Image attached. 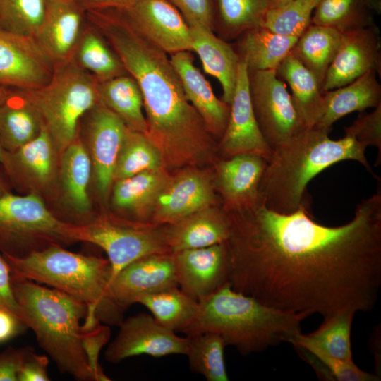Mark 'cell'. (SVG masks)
I'll list each match as a JSON object with an SVG mask.
<instances>
[{
	"label": "cell",
	"mask_w": 381,
	"mask_h": 381,
	"mask_svg": "<svg viewBox=\"0 0 381 381\" xmlns=\"http://www.w3.org/2000/svg\"><path fill=\"white\" fill-rule=\"evenodd\" d=\"M28 346L8 347L0 352V381H18V372Z\"/></svg>",
	"instance_id": "c3c4849f"
},
{
	"label": "cell",
	"mask_w": 381,
	"mask_h": 381,
	"mask_svg": "<svg viewBox=\"0 0 381 381\" xmlns=\"http://www.w3.org/2000/svg\"><path fill=\"white\" fill-rule=\"evenodd\" d=\"M298 355L327 381H377L380 377L360 369L353 361H345L324 352L310 343L294 339L290 343Z\"/></svg>",
	"instance_id": "ab89813d"
},
{
	"label": "cell",
	"mask_w": 381,
	"mask_h": 381,
	"mask_svg": "<svg viewBox=\"0 0 381 381\" xmlns=\"http://www.w3.org/2000/svg\"><path fill=\"white\" fill-rule=\"evenodd\" d=\"M72 59L98 83L127 73L108 41L87 19Z\"/></svg>",
	"instance_id": "4dcf8cb0"
},
{
	"label": "cell",
	"mask_w": 381,
	"mask_h": 381,
	"mask_svg": "<svg viewBox=\"0 0 381 381\" xmlns=\"http://www.w3.org/2000/svg\"><path fill=\"white\" fill-rule=\"evenodd\" d=\"M86 147L96 189L107 198L114 183V173L127 126L100 100L84 116Z\"/></svg>",
	"instance_id": "7c38bea8"
},
{
	"label": "cell",
	"mask_w": 381,
	"mask_h": 381,
	"mask_svg": "<svg viewBox=\"0 0 381 381\" xmlns=\"http://www.w3.org/2000/svg\"><path fill=\"white\" fill-rule=\"evenodd\" d=\"M270 0H214V31L226 42L260 26Z\"/></svg>",
	"instance_id": "d590c367"
},
{
	"label": "cell",
	"mask_w": 381,
	"mask_h": 381,
	"mask_svg": "<svg viewBox=\"0 0 381 381\" xmlns=\"http://www.w3.org/2000/svg\"><path fill=\"white\" fill-rule=\"evenodd\" d=\"M374 16L365 0H318L311 24L343 33L375 25Z\"/></svg>",
	"instance_id": "8d00e7d4"
},
{
	"label": "cell",
	"mask_w": 381,
	"mask_h": 381,
	"mask_svg": "<svg viewBox=\"0 0 381 381\" xmlns=\"http://www.w3.org/2000/svg\"><path fill=\"white\" fill-rule=\"evenodd\" d=\"M169 175L164 168L147 170L114 182L112 203L143 221L150 219L154 203Z\"/></svg>",
	"instance_id": "f1b7e54d"
},
{
	"label": "cell",
	"mask_w": 381,
	"mask_h": 381,
	"mask_svg": "<svg viewBox=\"0 0 381 381\" xmlns=\"http://www.w3.org/2000/svg\"><path fill=\"white\" fill-rule=\"evenodd\" d=\"M187 24L214 30V0H169Z\"/></svg>",
	"instance_id": "bcb514c9"
},
{
	"label": "cell",
	"mask_w": 381,
	"mask_h": 381,
	"mask_svg": "<svg viewBox=\"0 0 381 381\" xmlns=\"http://www.w3.org/2000/svg\"><path fill=\"white\" fill-rule=\"evenodd\" d=\"M344 134L351 136L365 148L375 146L379 150L376 164L381 162V104L372 112L361 111L353 123L344 128Z\"/></svg>",
	"instance_id": "ee69618b"
},
{
	"label": "cell",
	"mask_w": 381,
	"mask_h": 381,
	"mask_svg": "<svg viewBox=\"0 0 381 381\" xmlns=\"http://www.w3.org/2000/svg\"><path fill=\"white\" fill-rule=\"evenodd\" d=\"M341 35L333 28L310 24L297 39L291 51V54L313 73L321 89L338 49Z\"/></svg>",
	"instance_id": "836d02e7"
},
{
	"label": "cell",
	"mask_w": 381,
	"mask_h": 381,
	"mask_svg": "<svg viewBox=\"0 0 381 381\" xmlns=\"http://www.w3.org/2000/svg\"><path fill=\"white\" fill-rule=\"evenodd\" d=\"M219 148L226 157L239 154H253L267 162L272 149L264 138L256 121L249 90L248 70L239 62L237 78L225 131Z\"/></svg>",
	"instance_id": "ac0fdd59"
},
{
	"label": "cell",
	"mask_w": 381,
	"mask_h": 381,
	"mask_svg": "<svg viewBox=\"0 0 381 381\" xmlns=\"http://www.w3.org/2000/svg\"><path fill=\"white\" fill-rule=\"evenodd\" d=\"M138 83L147 126L146 137L159 152L164 167L202 163L212 157V135L187 99L168 54L138 32L114 8L85 12Z\"/></svg>",
	"instance_id": "7a4b0ae2"
},
{
	"label": "cell",
	"mask_w": 381,
	"mask_h": 381,
	"mask_svg": "<svg viewBox=\"0 0 381 381\" xmlns=\"http://www.w3.org/2000/svg\"><path fill=\"white\" fill-rule=\"evenodd\" d=\"M188 344L186 356L190 369L202 375L208 381H228L223 339L212 332L186 335Z\"/></svg>",
	"instance_id": "74e56055"
},
{
	"label": "cell",
	"mask_w": 381,
	"mask_h": 381,
	"mask_svg": "<svg viewBox=\"0 0 381 381\" xmlns=\"http://www.w3.org/2000/svg\"><path fill=\"white\" fill-rule=\"evenodd\" d=\"M318 0H291L268 8L260 26L277 34L298 38L311 24V18Z\"/></svg>",
	"instance_id": "b9f144b4"
},
{
	"label": "cell",
	"mask_w": 381,
	"mask_h": 381,
	"mask_svg": "<svg viewBox=\"0 0 381 381\" xmlns=\"http://www.w3.org/2000/svg\"><path fill=\"white\" fill-rule=\"evenodd\" d=\"M3 87H0V97H1L2 92H3ZM5 154H6V151H4V150L3 149V147H1V145L0 144V163L1 164H2L4 160Z\"/></svg>",
	"instance_id": "9f6ffc18"
},
{
	"label": "cell",
	"mask_w": 381,
	"mask_h": 381,
	"mask_svg": "<svg viewBox=\"0 0 381 381\" xmlns=\"http://www.w3.org/2000/svg\"><path fill=\"white\" fill-rule=\"evenodd\" d=\"M159 168L164 167L157 148L145 134L128 128L115 167L114 182Z\"/></svg>",
	"instance_id": "60d3db41"
},
{
	"label": "cell",
	"mask_w": 381,
	"mask_h": 381,
	"mask_svg": "<svg viewBox=\"0 0 381 381\" xmlns=\"http://www.w3.org/2000/svg\"><path fill=\"white\" fill-rule=\"evenodd\" d=\"M159 226L102 217L73 225V234L76 242L90 243L106 252L113 277L141 257L171 253L165 241L164 229Z\"/></svg>",
	"instance_id": "9c48e42d"
},
{
	"label": "cell",
	"mask_w": 381,
	"mask_h": 381,
	"mask_svg": "<svg viewBox=\"0 0 381 381\" xmlns=\"http://www.w3.org/2000/svg\"><path fill=\"white\" fill-rule=\"evenodd\" d=\"M329 131L305 128L272 150L259 185L260 203L287 214L306 205V186L320 172L342 160L358 161L373 173L365 147L345 135L334 140Z\"/></svg>",
	"instance_id": "3957f363"
},
{
	"label": "cell",
	"mask_w": 381,
	"mask_h": 381,
	"mask_svg": "<svg viewBox=\"0 0 381 381\" xmlns=\"http://www.w3.org/2000/svg\"><path fill=\"white\" fill-rule=\"evenodd\" d=\"M54 148L43 123L35 138L13 152H6L1 164L10 181L14 183L25 175L32 176L40 183H46L54 169Z\"/></svg>",
	"instance_id": "f546056e"
},
{
	"label": "cell",
	"mask_w": 381,
	"mask_h": 381,
	"mask_svg": "<svg viewBox=\"0 0 381 381\" xmlns=\"http://www.w3.org/2000/svg\"><path fill=\"white\" fill-rule=\"evenodd\" d=\"M47 0H0V26L35 37L42 22Z\"/></svg>",
	"instance_id": "7bdbcfd3"
},
{
	"label": "cell",
	"mask_w": 381,
	"mask_h": 381,
	"mask_svg": "<svg viewBox=\"0 0 381 381\" xmlns=\"http://www.w3.org/2000/svg\"><path fill=\"white\" fill-rule=\"evenodd\" d=\"M178 286L172 253H154L129 263L112 277L109 294L125 312L143 296Z\"/></svg>",
	"instance_id": "e0dca14e"
},
{
	"label": "cell",
	"mask_w": 381,
	"mask_h": 381,
	"mask_svg": "<svg viewBox=\"0 0 381 381\" xmlns=\"http://www.w3.org/2000/svg\"><path fill=\"white\" fill-rule=\"evenodd\" d=\"M73 224L56 217L35 193L0 197V253L21 258L52 244L76 242Z\"/></svg>",
	"instance_id": "ba28073f"
},
{
	"label": "cell",
	"mask_w": 381,
	"mask_h": 381,
	"mask_svg": "<svg viewBox=\"0 0 381 381\" xmlns=\"http://www.w3.org/2000/svg\"><path fill=\"white\" fill-rule=\"evenodd\" d=\"M85 19V11L78 1L47 0L35 39L54 66L72 59Z\"/></svg>",
	"instance_id": "ffe728a7"
},
{
	"label": "cell",
	"mask_w": 381,
	"mask_h": 381,
	"mask_svg": "<svg viewBox=\"0 0 381 381\" xmlns=\"http://www.w3.org/2000/svg\"><path fill=\"white\" fill-rule=\"evenodd\" d=\"M92 172L87 150L77 137L61 152V178L68 204L80 216L87 214L90 210L87 190Z\"/></svg>",
	"instance_id": "1f68e13d"
},
{
	"label": "cell",
	"mask_w": 381,
	"mask_h": 381,
	"mask_svg": "<svg viewBox=\"0 0 381 381\" xmlns=\"http://www.w3.org/2000/svg\"><path fill=\"white\" fill-rule=\"evenodd\" d=\"M109 337L110 329L100 324L91 329L83 331V345L95 381L110 380L99 363V352Z\"/></svg>",
	"instance_id": "f6af8a7d"
},
{
	"label": "cell",
	"mask_w": 381,
	"mask_h": 381,
	"mask_svg": "<svg viewBox=\"0 0 381 381\" xmlns=\"http://www.w3.org/2000/svg\"><path fill=\"white\" fill-rule=\"evenodd\" d=\"M371 11L376 15L381 13V0H365Z\"/></svg>",
	"instance_id": "db71d44e"
},
{
	"label": "cell",
	"mask_w": 381,
	"mask_h": 381,
	"mask_svg": "<svg viewBox=\"0 0 381 381\" xmlns=\"http://www.w3.org/2000/svg\"><path fill=\"white\" fill-rule=\"evenodd\" d=\"M267 161L253 154H239L219 162L216 186L228 211L255 206L260 202L259 185Z\"/></svg>",
	"instance_id": "44dd1931"
},
{
	"label": "cell",
	"mask_w": 381,
	"mask_h": 381,
	"mask_svg": "<svg viewBox=\"0 0 381 381\" xmlns=\"http://www.w3.org/2000/svg\"><path fill=\"white\" fill-rule=\"evenodd\" d=\"M26 328L16 313L7 308L0 306V344L23 333Z\"/></svg>",
	"instance_id": "f907efd6"
},
{
	"label": "cell",
	"mask_w": 381,
	"mask_h": 381,
	"mask_svg": "<svg viewBox=\"0 0 381 381\" xmlns=\"http://www.w3.org/2000/svg\"><path fill=\"white\" fill-rule=\"evenodd\" d=\"M296 40L258 26L242 33L232 46L248 71L276 70Z\"/></svg>",
	"instance_id": "83f0119b"
},
{
	"label": "cell",
	"mask_w": 381,
	"mask_h": 381,
	"mask_svg": "<svg viewBox=\"0 0 381 381\" xmlns=\"http://www.w3.org/2000/svg\"><path fill=\"white\" fill-rule=\"evenodd\" d=\"M229 218L234 291L308 316L374 308L381 286L380 188L339 226L314 222L303 205L284 214L260 202Z\"/></svg>",
	"instance_id": "6da1fadb"
},
{
	"label": "cell",
	"mask_w": 381,
	"mask_h": 381,
	"mask_svg": "<svg viewBox=\"0 0 381 381\" xmlns=\"http://www.w3.org/2000/svg\"><path fill=\"white\" fill-rule=\"evenodd\" d=\"M119 326L118 334L104 351L109 363L141 355L158 358L186 353L187 337H179L159 324L152 315L138 313L123 320Z\"/></svg>",
	"instance_id": "8fae6325"
},
{
	"label": "cell",
	"mask_w": 381,
	"mask_h": 381,
	"mask_svg": "<svg viewBox=\"0 0 381 381\" xmlns=\"http://www.w3.org/2000/svg\"><path fill=\"white\" fill-rule=\"evenodd\" d=\"M67 1H78V0H67Z\"/></svg>",
	"instance_id": "6f0895ef"
},
{
	"label": "cell",
	"mask_w": 381,
	"mask_h": 381,
	"mask_svg": "<svg viewBox=\"0 0 381 381\" xmlns=\"http://www.w3.org/2000/svg\"><path fill=\"white\" fill-rule=\"evenodd\" d=\"M53 71L35 37L0 26V87L35 90L49 81Z\"/></svg>",
	"instance_id": "9a60e30c"
},
{
	"label": "cell",
	"mask_w": 381,
	"mask_h": 381,
	"mask_svg": "<svg viewBox=\"0 0 381 381\" xmlns=\"http://www.w3.org/2000/svg\"><path fill=\"white\" fill-rule=\"evenodd\" d=\"M179 288L200 302L229 284L226 242L172 253Z\"/></svg>",
	"instance_id": "5bb4252c"
},
{
	"label": "cell",
	"mask_w": 381,
	"mask_h": 381,
	"mask_svg": "<svg viewBox=\"0 0 381 381\" xmlns=\"http://www.w3.org/2000/svg\"><path fill=\"white\" fill-rule=\"evenodd\" d=\"M43 121L28 90L4 87L0 97V144L13 152L35 138Z\"/></svg>",
	"instance_id": "603a6c76"
},
{
	"label": "cell",
	"mask_w": 381,
	"mask_h": 381,
	"mask_svg": "<svg viewBox=\"0 0 381 381\" xmlns=\"http://www.w3.org/2000/svg\"><path fill=\"white\" fill-rule=\"evenodd\" d=\"M164 229L167 245L174 253L225 243L230 222L229 214L212 206Z\"/></svg>",
	"instance_id": "cb8c5ba5"
},
{
	"label": "cell",
	"mask_w": 381,
	"mask_h": 381,
	"mask_svg": "<svg viewBox=\"0 0 381 381\" xmlns=\"http://www.w3.org/2000/svg\"><path fill=\"white\" fill-rule=\"evenodd\" d=\"M137 0H78L85 11L107 8H124Z\"/></svg>",
	"instance_id": "816d5d0a"
},
{
	"label": "cell",
	"mask_w": 381,
	"mask_h": 381,
	"mask_svg": "<svg viewBox=\"0 0 381 381\" xmlns=\"http://www.w3.org/2000/svg\"><path fill=\"white\" fill-rule=\"evenodd\" d=\"M308 316L266 306L228 284L199 302L193 321L183 332H214L226 346L248 356L290 344L301 333V322Z\"/></svg>",
	"instance_id": "5b68a950"
},
{
	"label": "cell",
	"mask_w": 381,
	"mask_h": 381,
	"mask_svg": "<svg viewBox=\"0 0 381 381\" xmlns=\"http://www.w3.org/2000/svg\"><path fill=\"white\" fill-rule=\"evenodd\" d=\"M137 303L146 307L159 324L174 332H183L193 321L199 308V302L179 286L143 296Z\"/></svg>",
	"instance_id": "e575fe53"
},
{
	"label": "cell",
	"mask_w": 381,
	"mask_h": 381,
	"mask_svg": "<svg viewBox=\"0 0 381 381\" xmlns=\"http://www.w3.org/2000/svg\"><path fill=\"white\" fill-rule=\"evenodd\" d=\"M192 51L197 53L205 72L219 82L222 100L230 104L236 83L239 57L231 44L200 25L190 26Z\"/></svg>",
	"instance_id": "d4e9b609"
},
{
	"label": "cell",
	"mask_w": 381,
	"mask_h": 381,
	"mask_svg": "<svg viewBox=\"0 0 381 381\" xmlns=\"http://www.w3.org/2000/svg\"><path fill=\"white\" fill-rule=\"evenodd\" d=\"M377 73L369 71L352 82L323 93L325 111L314 126L330 131L338 119L354 112L375 108L381 104V85Z\"/></svg>",
	"instance_id": "484cf974"
},
{
	"label": "cell",
	"mask_w": 381,
	"mask_h": 381,
	"mask_svg": "<svg viewBox=\"0 0 381 381\" xmlns=\"http://www.w3.org/2000/svg\"><path fill=\"white\" fill-rule=\"evenodd\" d=\"M97 86V80L71 59L55 65L43 86L28 90L58 150L78 137L82 119L99 101Z\"/></svg>",
	"instance_id": "52a82bcc"
},
{
	"label": "cell",
	"mask_w": 381,
	"mask_h": 381,
	"mask_svg": "<svg viewBox=\"0 0 381 381\" xmlns=\"http://www.w3.org/2000/svg\"><path fill=\"white\" fill-rule=\"evenodd\" d=\"M11 274L61 291L87 307L83 330L103 322L119 325L123 313L112 300L109 283L112 270L108 259L76 253L52 244L16 258L2 255Z\"/></svg>",
	"instance_id": "277c9868"
},
{
	"label": "cell",
	"mask_w": 381,
	"mask_h": 381,
	"mask_svg": "<svg viewBox=\"0 0 381 381\" xmlns=\"http://www.w3.org/2000/svg\"><path fill=\"white\" fill-rule=\"evenodd\" d=\"M216 201L212 180L207 174L187 169L169 176L152 209L150 222L171 224L198 211L212 207Z\"/></svg>",
	"instance_id": "2e32d148"
},
{
	"label": "cell",
	"mask_w": 381,
	"mask_h": 381,
	"mask_svg": "<svg viewBox=\"0 0 381 381\" xmlns=\"http://www.w3.org/2000/svg\"><path fill=\"white\" fill-rule=\"evenodd\" d=\"M356 311L346 309L326 318L314 332H302L295 339L312 344L324 352L345 361H353L351 332Z\"/></svg>",
	"instance_id": "f35d334b"
},
{
	"label": "cell",
	"mask_w": 381,
	"mask_h": 381,
	"mask_svg": "<svg viewBox=\"0 0 381 381\" xmlns=\"http://www.w3.org/2000/svg\"><path fill=\"white\" fill-rule=\"evenodd\" d=\"M97 90L100 102L116 114L127 128L146 134L143 96L132 76L127 73L99 82Z\"/></svg>",
	"instance_id": "d6a6232c"
},
{
	"label": "cell",
	"mask_w": 381,
	"mask_h": 381,
	"mask_svg": "<svg viewBox=\"0 0 381 381\" xmlns=\"http://www.w3.org/2000/svg\"><path fill=\"white\" fill-rule=\"evenodd\" d=\"M20 318L59 370L80 381L95 380L83 345L80 325L87 307L56 289L11 274Z\"/></svg>",
	"instance_id": "8992f818"
},
{
	"label": "cell",
	"mask_w": 381,
	"mask_h": 381,
	"mask_svg": "<svg viewBox=\"0 0 381 381\" xmlns=\"http://www.w3.org/2000/svg\"><path fill=\"white\" fill-rule=\"evenodd\" d=\"M291 0H270L269 8L282 6Z\"/></svg>",
	"instance_id": "11a10c76"
},
{
	"label": "cell",
	"mask_w": 381,
	"mask_h": 381,
	"mask_svg": "<svg viewBox=\"0 0 381 381\" xmlns=\"http://www.w3.org/2000/svg\"><path fill=\"white\" fill-rule=\"evenodd\" d=\"M172 65L176 71L187 99L201 118L212 136H222L229 119L230 104L219 99L208 80L195 66L189 51L170 54Z\"/></svg>",
	"instance_id": "7402d4cb"
},
{
	"label": "cell",
	"mask_w": 381,
	"mask_h": 381,
	"mask_svg": "<svg viewBox=\"0 0 381 381\" xmlns=\"http://www.w3.org/2000/svg\"><path fill=\"white\" fill-rule=\"evenodd\" d=\"M275 72L289 86L293 104L304 125L313 127L325 109L324 95L315 76L291 53Z\"/></svg>",
	"instance_id": "4316f807"
},
{
	"label": "cell",
	"mask_w": 381,
	"mask_h": 381,
	"mask_svg": "<svg viewBox=\"0 0 381 381\" xmlns=\"http://www.w3.org/2000/svg\"><path fill=\"white\" fill-rule=\"evenodd\" d=\"M369 71H375L379 75L381 73V41L375 24L341 33L322 92L344 86Z\"/></svg>",
	"instance_id": "d6986e66"
},
{
	"label": "cell",
	"mask_w": 381,
	"mask_h": 381,
	"mask_svg": "<svg viewBox=\"0 0 381 381\" xmlns=\"http://www.w3.org/2000/svg\"><path fill=\"white\" fill-rule=\"evenodd\" d=\"M249 90L259 128L273 150L306 128L297 113L286 85L275 70L248 71Z\"/></svg>",
	"instance_id": "30bf717a"
},
{
	"label": "cell",
	"mask_w": 381,
	"mask_h": 381,
	"mask_svg": "<svg viewBox=\"0 0 381 381\" xmlns=\"http://www.w3.org/2000/svg\"><path fill=\"white\" fill-rule=\"evenodd\" d=\"M0 306L8 308L20 318L19 306L13 295L10 267L0 253ZM21 319V318H20Z\"/></svg>",
	"instance_id": "681fc988"
},
{
	"label": "cell",
	"mask_w": 381,
	"mask_h": 381,
	"mask_svg": "<svg viewBox=\"0 0 381 381\" xmlns=\"http://www.w3.org/2000/svg\"><path fill=\"white\" fill-rule=\"evenodd\" d=\"M49 359L47 356L35 352L34 349L28 346L23 357L18 381H49Z\"/></svg>",
	"instance_id": "7dc6e473"
},
{
	"label": "cell",
	"mask_w": 381,
	"mask_h": 381,
	"mask_svg": "<svg viewBox=\"0 0 381 381\" xmlns=\"http://www.w3.org/2000/svg\"><path fill=\"white\" fill-rule=\"evenodd\" d=\"M114 9L167 54L192 51L190 26L169 0H137L126 8Z\"/></svg>",
	"instance_id": "4fadbf2b"
},
{
	"label": "cell",
	"mask_w": 381,
	"mask_h": 381,
	"mask_svg": "<svg viewBox=\"0 0 381 381\" xmlns=\"http://www.w3.org/2000/svg\"><path fill=\"white\" fill-rule=\"evenodd\" d=\"M8 181L10 180H7V179H6L1 174V173H0V197L6 193H11Z\"/></svg>",
	"instance_id": "f5cc1de1"
}]
</instances>
